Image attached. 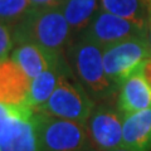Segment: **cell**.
Wrapping results in <instances>:
<instances>
[{"label":"cell","mask_w":151,"mask_h":151,"mask_svg":"<svg viewBox=\"0 0 151 151\" xmlns=\"http://www.w3.org/2000/svg\"><path fill=\"white\" fill-rule=\"evenodd\" d=\"M12 28L15 45L34 43L55 54H65L74 40L60 6L33 8L23 20Z\"/></svg>","instance_id":"obj_1"},{"label":"cell","mask_w":151,"mask_h":151,"mask_svg":"<svg viewBox=\"0 0 151 151\" xmlns=\"http://www.w3.org/2000/svg\"><path fill=\"white\" fill-rule=\"evenodd\" d=\"M76 78L94 102L110 101L119 87L107 77L103 65V48L84 35H78L65 52Z\"/></svg>","instance_id":"obj_2"},{"label":"cell","mask_w":151,"mask_h":151,"mask_svg":"<svg viewBox=\"0 0 151 151\" xmlns=\"http://www.w3.org/2000/svg\"><path fill=\"white\" fill-rule=\"evenodd\" d=\"M34 125L38 151H83L93 147L86 125L81 122L35 111Z\"/></svg>","instance_id":"obj_3"},{"label":"cell","mask_w":151,"mask_h":151,"mask_svg":"<svg viewBox=\"0 0 151 151\" xmlns=\"http://www.w3.org/2000/svg\"><path fill=\"white\" fill-rule=\"evenodd\" d=\"M96 106L73 73L60 77L49 100L35 111L84 124Z\"/></svg>","instance_id":"obj_4"},{"label":"cell","mask_w":151,"mask_h":151,"mask_svg":"<svg viewBox=\"0 0 151 151\" xmlns=\"http://www.w3.org/2000/svg\"><path fill=\"white\" fill-rule=\"evenodd\" d=\"M34 113L28 105L0 103V151H38Z\"/></svg>","instance_id":"obj_5"},{"label":"cell","mask_w":151,"mask_h":151,"mask_svg":"<svg viewBox=\"0 0 151 151\" xmlns=\"http://www.w3.org/2000/svg\"><path fill=\"white\" fill-rule=\"evenodd\" d=\"M149 57H151V47L147 35L129 38L103 48L105 72L111 82L120 88V84L140 69Z\"/></svg>","instance_id":"obj_6"},{"label":"cell","mask_w":151,"mask_h":151,"mask_svg":"<svg viewBox=\"0 0 151 151\" xmlns=\"http://www.w3.org/2000/svg\"><path fill=\"white\" fill-rule=\"evenodd\" d=\"M122 115L110 101L97 102L86 122L91 145L100 151L122 146Z\"/></svg>","instance_id":"obj_7"},{"label":"cell","mask_w":151,"mask_h":151,"mask_svg":"<svg viewBox=\"0 0 151 151\" xmlns=\"http://www.w3.org/2000/svg\"><path fill=\"white\" fill-rule=\"evenodd\" d=\"M79 35H84L102 48L139 35H147V27L117 17L100 8Z\"/></svg>","instance_id":"obj_8"},{"label":"cell","mask_w":151,"mask_h":151,"mask_svg":"<svg viewBox=\"0 0 151 151\" xmlns=\"http://www.w3.org/2000/svg\"><path fill=\"white\" fill-rule=\"evenodd\" d=\"M30 83L32 79L12 58L0 60V103L28 105Z\"/></svg>","instance_id":"obj_9"},{"label":"cell","mask_w":151,"mask_h":151,"mask_svg":"<svg viewBox=\"0 0 151 151\" xmlns=\"http://www.w3.org/2000/svg\"><path fill=\"white\" fill-rule=\"evenodd\" d=\"M149 107H151V87L137 69L120 84L117 108L122 116H126Z\"/></svg>","instance_id":"obj_10"},{"label":"cell","mask_w":151,"mask_h":151,"mask_svg":"<svg viewBox=\"0 0 151 151\" xmlns=\"http://www.w3.org/2000/svg\"><path fill=\"white\" fill-rule=\"evenodd\" d=\"M63 55L65 54L52 53L34 43H22L14 47L10 58L24 70L28 77L33 79L50 68Z\"/></svg>","instance_id":"obj_11"},{"label":"cell","mask_w":151,"mask_h":151,"mask_svg":"<svg viewBox=\"0 0 151 151\" xmlns=\"http://www.w3.org/2000/svg\"><path fill=\"white\" fill-rule=\"evenodd\" d=\"M122 119V146L134 151H151V107Z\"/></svg>","instance_id":"obj_12"},{"label":"cell","mask_w":151,"mask_h":151,"mask_svg":"<svg viewBox=\"0 0 151 151\" xmlns=\"http://www.w3.org/2000/svg\"><path fill=\"white\" fill-rule=\"evenodd\" d=\"M70 73H72V68H70L65 55L60 57L50 68L32 79L30 91L29 96H28V105L33 110H37L42 105H44L49 100L52 93L54 92L60 77Z\"/></svg>","instance_id":"obj_13"},{"label":"cell","mask_w":151,"mask_h":151,"mask_svg":"<svg viewBox=\"0 0 151 151\" xmlns=\"http://www.w3.org/2000/svg\"><path fill=\"white\" fill-rule=\"evenodd\" d=\"M60 8L73 37H78L84 32L93 15L101 8V0H64Z\"/></svg>","instance_id":"obj_14"},{"label":"cell","mask_w":151,"mask_h":151,"mask_svg":"<svg viewBox=\"0 0 151 151\" xmlns=\"http://www.w3.org/2000/svg\"><path fill=\"white\" fill-rule=\"evenodd\" d=\"M151 0H101V8L117 17L147 27Z\"/></svg>","instance_id":"obj_15"},{"label":"cell","mask_w":151,"mask_h":151,"mask_svg":"<svg viewBox=\"0 0 151 151\" xmlns=\"http://www.w3.org/2000/svg\"><path fill=\"white\" fill-rule=\"evenodd\" d=\"M34 8L30 0H0V22L15 25Z\"/></svg>","instance_id":"obj_16"},{"label":"cell","mask_w":151,"mask_h":151,"mask_svg":"<svg viewBox=\"0 0 151 151\" xmlns=\"http://www.w3.org/2000/svg\"><path fill=\"white\" fill-rule=\"evenodd\" d=\"M14 35L13 28L6 23L0 22V60L6 59L9 53L14 49Z\"/></svg>","instance_id":"obj_17"},{"label":"cell","mask_w":151,"mask_h":151,"mask_svg":"<svg viewBox=\"0 0 151 151\" xmlns=\"http://www.w3.org/2000/svg\"><path fill=\"white\" fill-rule=\"evenodd\" d=\"M34 8H53L62 6L64 0H30Z\"/></svg>","instance_id":"obj_18"},{"label":"cell","mask_w":151,"mask_h":151,"mask_svg":"<svg viewBox=\"0 0 151 151\" xmlns=\"http://www.w3.org/2000/svg\"><path fill=\"white\" fill-rule=\"evenodd\" d=\"M140 72L142 74V77L145 78V81L147 82L151 87V57H149V58L141 64Z\"/></svg>","instance_id":"obj_19"},{"label":"cell","mask_w":151,"mask_h":151,"mask_svg":"<svg viewBox=\"0 0 151 151\" xmlns=\"http://www.w3.org/2000/svg\"><path fill=\"white\" fill-rule=\"evenodd\" d=\"M147 39L151 47V5H150V13H149V20H147Z\"/></svg>","instance_id":"obj_20"},{"label":"cell","mask_w":151,"mask_h":151,"mask_svg":"<svg viewBox=\"0 0 151 151\" xmlns=\"http://www.w3.org/2000/svg\"><path fill=\"white\" fill-rule=\"evenodd\" d=\"M112 151H134V150H130V149L125 147V146H120V147H117V149L112 150Z\"/></svg>","instance_id":"obj_21"},{"label":"cell","mask_w":151,"mask_h":151,"mask_svg":"<svg viewBox=\"0 0 151 151\" xmlns=\"http://www.w3.org/2000/svg\"><path fill=\"white\" fill-rule=\"evenodd\" d=\"M83 151H100V150H97V149H94V147H89V149H86V150H83Z\"/></svg>","instance_id":"obj_22"}]
</instances>
